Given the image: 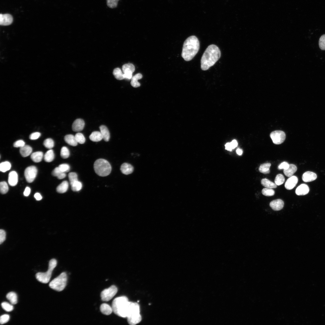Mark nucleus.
<instances>
[{"label": "nucleus", "instance_id": "obj_5", "mask_svg": "<svg viewBox=\"0 0 325 325\" xmlns=\"http://www.w3.org/2000/svg\"><path fill=\"white\" fill-rule=\"evenodd\" d=\"M127 318L128 323L130 325L136 324L141 321L140 306L138 303L131 302L130 310Z\"/></svg>", "mask_w": 325, "mask_h": 325}, {"label": "nucleus", "instance_id": "obj_34", "mask_svg": "<svg viewBox=\"0 0 325 325\" xmlns=\"http://www.w3.org/2000/svg\"><path fill=\"white\" fill-rule=\"evenodd\" d=\"M113 74L117 80H122L124 79V73L122 72L121 69L119 68H117L114 69L113 72Z\"/></svg>", "mask_w": 325, "mask_h": 325}, {"label": "nucleus", "instance_id": "obj_18", "mask_svg": "<svg viewBox=\"0 0 325 325\" xmlns=\"http://www.w3.org/2000/svg\"><path fill=\"white\" fill-rule=\"evenodd\" d=\"M121 170L123 174L127 175L133 172L134 168L131 164L127 163H124L121 165Z\"/></svg>", "mask_w": 325, "mask_h": 325}, {"label": "nucleus", "instance_id": "obj_24", "mask_svg": "<svg viewBox=\"0 0 325 325\" xmlns=\"http://www.w3.org/2000/svg\"><path fill=\"white\" fill-rule=\"evenodd\" d=\"M143 78L142 75L138 73L133 76L131 80V84L132 86L135 88H137L140 86V84L138 82V80Z\"/></svg>", "mask_w": 325, "mask_h": 325}, {"label": "nucleus", "instance_id": "obj_57", "mask_svg": "<svg viewBox=\"0 0 325 325\" xmlns=\"http://www.w3.org/2000/svg\"><path fill=\"white\" fill-rule=\"evenodd\" d=\"M236 153L238 155H241L243 153V151L241 149H238L236 150Z\"/></svg>", "mask_w": 325, "mask_h": 325}, {"label": "nucleus", "instance_id": "obj_54", "mask_svg": "<svg viewBox=\"0 0 325 325\" xmlns=\"http://www.w3.org/2000/svg\"><path fill=\"white\" fill-rule=\"evenodd\" d=\"M34 197L37 201L41 200L42 198V196L39 193H37L35 194L34 195Z\"/></svg>", "mask_w": 325, "mask_h": 325}, {"label": "nucleus", "instance_id": "obj_8", "mask_svg": "<svg viewBox=\"0 0 325 325\" xmlns=\"http://www.w3.org/2000/svg\"><path fill=\"white\" fill-rule=\"evenodd\" d=\"M118 291L117 287L113 285L105 289L101 293V297L102 300L106 302L110 301L116 294Z\"/></svg>", "mask_w": 325, "mask_h": 325}, {"label": "nucleus", "instance_id": "obj_41", "mask_svg": "<svg viewBox=\"0 0 325 325\" xmlns=\"http://www.w3.org/2000/svg\"><path fill=\"white\" fill-rule=\"evenodd\" d=\"M262 192L263 195L266 196H271L275 194V192L273 189L268 188L263 189Z\"/></svg>", "mask_w": 325, "mask_h": 325}, {"label": "nucleus", "instance_id": "obj_35", "mask_svg": "<svg viewBox=\"0 0 325 325\" xmlns=\"http://www.w3.org/2000/svg\"><path fill=\"white\" fill-rule=\"evenodd\" d=\"M70 185L72 190L75 192L80 191L82 187V183L78 180L70 183Z\"/></svg>", "mask_w": 325, "mask_h": 325}, {"label": "nucleus", "instance_id": "obj_9", "mask_svg": "<svg viewBox=\"0 0 325 325\" xmlns=\"http://www.w3.org/2000/svg\"><path fill=\"white\" fill-rule=\"evenodd\" d=\"M270 136L273 143L276 145L282 143L285 141L286 135L285 133L281 130H276L272 132L270 134Z\"/></svg>", "mask_w": 325, "mask_h": 325}, {"label": "nucleus", "instance_id": "obj_19", "mask_svg": "<svg viewBox=\"0 0 325 325\" xmlns=\"http://www.w3.org/2000/svg\"><path fill=\"white\" fill-rule=\"evenodd\" d=\"M100 128L103 139L106 142H108L110 139V133L108 129L104 125H101Z\"/></svg>", "mask_w": 325, "mask_h": 325}, {"label": "nucleus", "instance_id": "obj_3", "mask_svg": "<svg viewBox=\"0 0 325 325\" xmlns=\"http://www.w3.org/2000/svg\"><path fill=\"white\" fill-rule=\"evenodd\" d=\"M131 302L125 296H122L115 299L112 303V308L113 312L117 315L123 317H127L130 311Z\"/></svg>", "mask_w": 325, "mask_h": 325}, {"label": "nucleus", "instance_id": "obj_10", "mask_svg": "<svg viewBox=\"0 0 325 325\" xmlns=\"http://www.w3.org/2000/svg\"><path fill=\"white\" fill-rule=\"evenodd\" d=\"M38 171L37 168L35 166H31L26 169L25 176L28 183H31L34 181L37 176Z\"/></svg>", "mask_w": 325, "mask_h": 325}, {"label": "nucleus", "instance_id": "obj_27", "mask_svg": "<svg viewBox=\"0 0 325 325\" xmlns=\"http://www.w3.org/2000/svg\"><path fill=\"white\" fill-rule=\"evenodd\" d=\"M44 155L41 152H37L32 153L31 155L32 160L35 162L39 163L43 159Z\"/></svg>", "mask_w": 325, "mask_h": 325}, {"label": "nucleus", "instance_id": "obj_52", "mask_svg": "<svg viewBox=\"0 0 325 325\" xmlns=\"http://www.w3.org/2000/svg\"><path fill=\"white\" fill-rule=\"evenodd\" d=\"M289 166V164L286 162H284L281 163L278 167V168L279 170L283 169L284 170H285L287 169Z\"/></svg>", "mask_w": 325, "mask_h": 325}, {"label": "nucleus", "instance_id": "obj_50", "mask_svg": "<svg viewBox=\"0 0 325 325\" xmlns=\"http://www.w3.org/2000/svg\"><path fill=\"white\" fill-rule=\"evenodd\" d=\"M25 145V143L24 141L22 140H19L15 142L14 144V146L16 148H21Z\"/></svg>", "mask_w": 325, "mask_h": 325}, {"label": "nucleus", "instance_id": "obj_31", "mask_svg": "<svg viewBox=\"0 0 325 325\" xmlns=\"http://www.w3.org/2000/svg\"><path fill=\"white\" fill-rule=\"evenodd\" d=\"M45 161L47 162H52L55 158V155L54 151L50 149L47 152L44 157Z\"/></svg>", "mask_w": 325, "mask_h": 325}, {"label": "nucleus", "instance_id": "obj_48", "mask_svg": "<svg viewBox=\"0 0 325 325\" xmlns=\"http://www.w3.org/2000/svg\"><path fill=\"white\" fill-rule=\"evenodd\" d=\"M10 319V316L7 314L2 315L0 317V323L3 324L8 322Z\"/></svg>", "mask_w": 325, "mask_h": 325}, {"label": "nucleus", "instance_id": "obj_43", "mask_svg": "<svg viewBox=\"0 0 325 325\" xmlns=\"http://www.w3.org/2000/svg\"><path fill=\"white\" fill-rule=\"evenodd\" d=\"M2 306L4 309L8 312L11 311L14 309V306L6 302L2 303Z\"/></svg>", "mask_w": 325, "mask_h": 325}, {"label": "nucleus", "instance_id": "obj_56", "mask_svg": "<svg viewBox=\"0 0 325 325\" xmlns=\"http://www.w3.org/2000/svg\"><path fill=\"white\" fill-rule=\"evenodd\" d=\"M225 149L229 151H231L232 150L231 143H228L225 145Z\"/></svg>", "mask_w": 325, "mask_h": 325}, {"label": "nucleus", "instance_id": "obj_16", "mask_svg": "<svg viewBox=\"0 0 325 325\" xmlns=\"http://www.w3.org/2000/svg\"><path fill=\"white\" fill-rule=\"evenodd\" d=\"M18 181L17 173L15 171L11 172L9 174L8 182L11 186H14L17 185Z\"/></svg>", "mask_w": 325, "mask_h": 325}, {"label": "nucleus", "instance_id": "obj_28", "mask_svg": "<svg viewBox=\"0 0 325 325\" xmlns=\"http://www.w3.org/2000/svg\"><path fill=\"white\" fill-rule=\"evenodd\" d=\"M69 186L68 182L65 181L63 182L57 188V192L60 193H64L68 190Z\"/></svg>", "mask_w": 325, "mask_h": 325}, {"label": "nucleus", "instance_id": "obj_25", "mask_svg": "<svg viewBox=\"0 0 325 325\" xmlns=\"http://www.w3.org/2000/svg\"><path fill=\"white\" fill-rule=\"evenodd\" d=\"M122 70L124 73L133 74L135 71V67L133 64L128 63L122 66Z\"/></svg>", "mask_w": 325, "mask_h": 325}, {"label": "nucleus", "instance_id": "obj_46", "mask_svg": "<svg viewBox=\"0 0 325 325\" xmlns=\"http://www.w3.org/2000/svg\"><path fill=\"white\" fill-rule=\"evenodd\" d=\"M319 47L320 49L325 50V35H322L320 38L319 42Z\"/></svg>", "mask_w": 325, "mask_h": 325}, {"label": "nucleus", "instance_id": "obj_20", "mask_svg": "<svg viewBox=\"0 0 325 325\" xmlns=\"http://www.w3.org/2000/svg\"><path fill=\"white\" fill-rule=\"evenodd\" d=\"M32 152V148L28 145H25L20 148V153L22 156L23 157L28 156L31 154Z\"/></svg>", "mask_w": 325, "mask_h": 325}, {"label": "nucleus", "instance_id": "obj_4", "mask_svg": "<svg viewBox=\"0 0 325 325\" xmlns=\"http://www.w3.org/2000/svg\"><path fill=\"white\" fill-rule=\"evenodd\" d=\"M94 168L96 173L99 176H106L109 175L112 171V167L107 160L100 159L95 162Z\"/></svg>", "mask_w": 325, "mask_h": 325}, {"label": "nucleus", "instance_id": "obj_1", "mask_svg": "<svg viewBox=\"0 0 325 325\" xmlns=\"http://www.w3.org/2000/svg\"><path fill=\"white\" fill-rule=\"evenodd\" d=\"M221 55L219 48L214 44L209 46L204 53L201 60V68L203 71L208 70L220 59Z\"/></svg>", "mask_w": 325, "mask_h": 325}, {"label": "nucleus", "instance_id": "obj_42", "mask_svg": "<svg viewBox=\"0 0 325 325\" xmlns=\"http://www.w3.org/2000/svg\"><path fill=\"white\" fill-rule=\"evenodd\" d=\"M75 136L78 143L80 144H83L85 143L86 139L83 134L81 133H78L75 135Z\"/></svg>", "mask_w": 325, "mask_h": 325}, {"label": "nucleus", "instance_id": "obj_17", "mask_svg": "<svg viewBox=\"0 0 325 325\" xmlns=\"http://www.w3.org/2000/svg\"><path fill=\"white\" fill-rule=\"evenodd\" d=\"M309 191V188L307 185L302 184L297 188L295 192L298 195H304L307 194Z\"/></svg>", "mask_w": 325, "mask_h": 325}, {"label": "nucleus", "instance_id": "obj_47", "mask_svg": "<svg viewBox=\"0 0 325 325\" xmlns=\"http://www.w3.org/2000/svg\"><path fill=\"white\" fill-rule=\"evenodd\" d=\"M58 167L63 172L65 173L69 172L70 169V166L67 164H63L59 165Z\"/></svg>", "mask_w": 325, "mask_h": 325}, {"label": "nucleus", "instance_id": "obj_49", "mask_svg": "<svg viewBox=\"0 0 325 325\" xmlns=\"http://www.w3.org/2000/svg\"><path fill=\"white\" fill-rule=\"evenodd\" d=\"M6 238V233L5 231L1 229L0 230V244H2L5 240Z\"/></svg>", "mask_w": 325, "mask_h": 325}, {"label": "nucleus", "instance_id": "obj_23", "mask_svg": "<svg viewBox=\"0 0 325 325\" xmlns=\"http://www.w3.org/2000/svg\"><path fill=\"white\" fill-rule=\"evenodd\" d=\"M100 310L103 314L106 315H110L113 311L112 307L106 303H103L101 305Z\"/></svg>", "mask_w": 325, "mask_h": 325}, {"label": "nucleus", "instance_id": "obj_38", "mask_svg": "<svg viewBox=\"0 0 325 325\" xmlns=\"http://www.w3.org/2000/svg\"><path fill=\"white\" fill-rule=\"evenodd\" d=\"M44 146L49 149H52L54 146V143L51 139L48 138L45 140L44 142Z\"/></svg>", "mask_w": 325, "mask_h": 325}, {"label": "nucleus", "instance_id": "obj_33", "mask_svg": "<svg viewBox=\"0 0 325 325\" xmlns=\"http://www.w3.org/2000/svg\"><path fill=\"white\" fill-rule=\"evenodd\" d=\"M6 297L11 304L15 305L17 303L18 301L17 296L15 293L14 292H10L7 294Z\"/></svg>", "mask_w": 325, "mask_h": 325}, {"label": "nucleus", "instance_id": "obj_44", "mask_svg": "<svg viewBox=\"0 0 325 325\" xmlns=\"http://www.w3.org/2000/svg\"><path fill=\"white\" fill-rule=\"evenodd\" d=\"M119 1V0H107V6L111 8H115L117 6Z\"/></svg>", "mask_w": 325, "mask_h": 325}, {"label": "nucleus", "instance_id": "obj_15", "mask_svg": "<svg viewBox=\"0 0 325 325\" xmlns=\"http://www.w3.org/2000/svg\"><path fill=\"white\" fill-rule=\"evenodd\" d=\"M317 178V175L314 173L307 171L302 176V180L305 182H310L315 180Z\"/></svg>", "mask_w": 325, "mask_h": 325}, {"label": "nucleus", "instance_id": "obj_53", "mask_svg": "<svg viewBox=\"0 0 325 325\" xmlns=\"http://www.w3.org/2000/svg\"><path fill=\"white\" fill-rule=\"evenodd\" d=\"M31 190L29 187H26L24 192V195L26 197L28 196L31 193Z\"/></svg>", "mask_w": 325, "mask_h": 325}, {"label": "nucleus", "instance_id": "obj_32", "mask_svg": "<svg viewBox=\"0 0 325 325\" xmlns=\"http://www.w3.org/2000/svg\"><path fill=\"white\" fill-rule=\"evenodd\" d=\"M271 164L270 163H266L261 164L259 168V171L264 174H267L270 172V168Z\"/></svg>", "mask_w": 325, "mask_h": 325}, {"label": "nucleus", "instance_id": "obj_30", "mask_svg": "<svg viewBox=\"0 0 325 325\" xmlns=\"http://www.w3.org/2000/svg\"><path fill=\"white\" fill-rule=\"evenodd\" d=\"M261 183L262 186L266 188L274 189L277 187V185L275 183L266 179H262Z\"/></svg>", "mask_w": 325, "mask_h": 325}, {"label": "nucleus", "instance_id": "obj_29", "mask_svg": "<svg viewBox=\"0 0 325 325\" xmlns=\"http://www.w3.org/2000/svg\"><path fill=\"white\" fill-rule=\"evenodd\" d=\"M52 174L53 176L57 177L59 179H63L66 176V173L62 172L58 167L56 168L53 170Z\"/></svg>", "mask_w": 325, "mask_h": 325}, {"label": "nucleus", "instance_id": "obj_26", "mask_svg": "<svg viewBox=\"0 0 325 325\" xmlns=\"http://www.w3.org/2000/svg\"><path fill=\"white\" fill-rule=\"evenodd\" d=\"M90 139L94 142H99L103 139V136L100 132H93L90 136Z\"/></svg>", "mask_w": 325, "mask_h": 325}, {"label": "nucleus", "instance_id": "obj_51", "mask_svg": "<svg viewBox=\"0 0 325 325\" xmlns=\"http://www.w3.org/2000/svg\"><path fill=\"white\" fill-rule=\"evenodd\" d=\"M41 136V133L39 132L34 133L30 135L29 138L32 140H36L38 139Z\"/></svg>", "mask_w": 325, "mask_h": 325}, {"label": "nucleus", "instance_id": "obj_12", "mask_svg": "<svg viewBox=\"0 0 325 325\" xmlns=\"http://www.w3.org/2000/svg\"><path fill=\"white\" fill-rule=\"evenodd\" d=\"M298 182V179L295 176L290 177L287 180L285 184V188L288 190L293 189L296 185Z\"/></svg>", "mask_w": 325, "mask_h": 325}, {"label": "nucleus", "instance_id": "obj_39", "mask_svg": "<svg viewBox=\"0 0 325 325\" xmlns=\"http://www.w3.org/2000/svg\"><path fill=\"white\" fill-rule=\"evenodd\" d=\"M285 181L284 176L281 174H278L275 177L274 182L277 185H280L282 184Z\"/></svg>", "mask_w": 325, "mask_h": 325}, {"label": "nucleus", "instance_id": "obj_45", "mask_svg": "<svg viewBox=\"0 0 325 325\" xmlns=\"http://www.w3.org/2000/svg\"><path fill=\"white\" fill-rule=\"evenodd\" d=\"M69 178L70 183L78 181V175L75 173H70L69 174Z\"/></svg>", "mask_w": 325, "mask_h": 325}, {"label": "nucleus", "instance_id": "obj_22", "mask_svg": "<svg viewBox=\"0 0 325 325\" xmlns=\"http://www.w3.org/2000/svg\"><path fill=\"white\" fill-rule=\"evenodd\" d=\"M64 140L67 144L71 146H76L78 145V143L76 140L75 136L72 135H66L65 137Z\"/></svg>", "mask_w": 325, "mask_h": 325}, {"label": "nucleus", "instance_id": "obj_6", "mask_svg": "<svg viewBox=\"0 0 325 325\" xmlns=\"http://www.w3.org/2000/svg\"><path fill=\"white\" fill-rule=\"evenodd\" d=\"M57 264V261L55 259H52L49 262L48 270L45 273L39 272L36 274L37 279L43 283L47 284L50 281L54 268Z\"/></svg>", "mask_w": 325, "mask_h": 325}, {"label": "nucleus", "instance_id": "obj_55", "mask_svg": "<svg viewBox=\"0 0 325 325\" xmlns=\"http://www.w3.org/2000/svg\"><path fill=\"white\" fill-rule=\"evenodd\" d=\"M233 149H235L238 145V143L235 140H234L231 143Z\"/></svg>", "mask_w": 325, "mask_h": 325}, {"label": "nucleus", "instance_id": "obj_14", "mask_svg": "<svg viewBox=\"0 0 325 325\" xmlns=\"http://www.w3.org/2000/svg\"><path fill=\"white\" fill-rule=\"evenodd\" d=\"M284 203L281 199H277L273 200L270 203V206L274 211H279L283 208Z\"/></svg>", "mask_w": 325, "mask_h": 325}, {"label": "nucleus", "instance_id": "obj_2", "mask_svg": "<svg viewBox=\"0 0 325 325\" xmlns=\"http://www.w3.org/2000/svg\"><path fill=\"white\" fill-rule=\"evenodd\" d=\"M199 49L200 42L198 39L194 36H190L184 43L182 57L185 61H189L195 57Z\"/></svg>", "mask_w": 325, "mask_h": 325}, {"label": "nucleus", "instance_id": "obj_11", "mask_svg": "<svg viewBox=\"0 0 325 325\" xmlns=\"http://www.w3.org/2000/svg\"><path fill=\"white\" fill-rule=\"evenodd\" d=\"M13 17L10 14L0 15V25L2 26H8L13 23Z\"/></svg>", "mask_w": 325, "mask_h": 325}, {"label": "nucleus", "instance_id": "obj_21", "mask_svg": "<svg viewBox=\"0 0 325 325\" xmlns=\"http://www.w3.org/2000/svg\"><path fill=\"white\" fill-rule=\"evenodd\" d=\"M297 170V168L296 166L294 164H290L287 169L284 170V173L286 176L290 177L293 176Z\"/></svg>", "mask_w": 325, "mask_h": 325}, {"label": "nucleus", "instance_id": "obj_7", "mask_svg": "<svg viewBox=\"0 0 325 325\" xmlns=\"http://www.w3.org/2000/svg\"><path fill=\"white\" fill-rule=\"evenodd\" d=\"M67 281V274L66 273L64 272L52 281L49 285L53 290L57 291H61L65 288Z\"/></svg>", "mask_w": 325, "mask_h": 325}, {"label": "nucleus", "instance_id": "obj_36", "mask_svg": "<svg viewBox=\"0 0 325 325\" xmlns=\"http://www.w3.org/2000/svg\"><path fill=\"white\" fill-rule=\"evenodd\" d=\"M11 165L10 162L6 161L2 162L0 164V170L2 172H5L10 170Z\"/></svg>", "mask_w": 325, "mask_h": 325}, {"label": "nucleus", "instance_id": "obj_40", "mask_svg": "<svg viewBox=\"0 0 325 325\" xmlns=\"http://www.w3.org/2000/svg\"><path fill=\"white\" fill-rule=\"evenodd\" d=\"M61 156L63 159L68 158L70 156V152L68 149L66 147L62 148L61 151Z\"/></svg>", "mask_w": 325, "mask_h": 325}, {"label": "nucleus", "instance_id": "obj_37", "mask_svg": "<svg viewBox=\"0 0 325 325\" xmlns=\"http://www.w3.org/2000/svg\"><path fill=\"white\" fill-rule=\"evenodd\" d=\"M9 191V187L7 183L5 182H2L0 183V191L2 194H6Z\"/></svg>", "mask_w": 325, "mask_h": 325}, {"label": "nucleus", "instance_id": "obj_13", "mask_svg": "<svg viewBox=\"0 0 325 325\" xmlns=\"http://www.w3.org/2000/svg\"><path fill=\"white\" fill-rule=\"evenodd\" d=\"M85 126V122L84 121L81 119H78L75 120L74 122L72 129L73 131L79 132L82 131Z\"/></svg>", "mask_w": 325, "mask_h": 325}]
</instances>
